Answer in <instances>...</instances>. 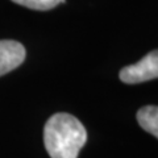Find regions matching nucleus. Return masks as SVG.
I'll use <instances>...</instances> for the list:
<instances>
[{
    "mask_svg": "<svg viewBox=\"0 0 158 158\" xmlns=\"http://www.w3.org/2000/svg\"><path fill=\"white\" fill-rule=\"evenodd\" d=\"M86 141V128L69 113L53 115L44 128V144L52 158H78Z\"/></svg>",
    "mask_w": 158,
    "mask_h": 158,
    "instance_id": "obj_1",
    "label": "nucleus"
},
{
    "mask_svg": "<svg viewBox=\"0 0 158 158\" xmlns=\"http://www.w3.org/2000/svg\"><path fill=\"white\" fill-rule=\"evenodd\" d=\"M118 77L127 85H137L158 78V49L148 53L133 65L123 67Z\"/></svg>",
    "mask_w": 158,
    "mask_h": 158,
    "instance_id": "obj_2",
    "label": "nucleus"
},
{
    "mask_svg": "<svg viewBox=\"0 0 158 158\" xmlns=\"http://www.w3.org/2000/svg\"><path fill=\"white\" fill-rule=\"evenodd\" d=\"M25 48L13 40H0V77L15 70L24 62Z\"/></svg>",
    "mask_w": 158,
    "mask_h": 158,
    "instance_id": "obj_3",
    "label": "nucleus"
},
{
    "mask_svg": "<svg viewBox=\"0 0 158 158\" xmlns=\"http://www.w3.org/2000/svg\"><path fill=\"white\" fill-rule=\"evenodd\" d=\"M137 123L142 129L158 138V106H145L137 112Z\"/></svg>",
    "mask_w": 158,
    "mask_h": 158,
    "instance_id": "obj_4",
    "label": "nucleus"
},
{
    "mask_svg": "<svg viewBox=\"0 0 158 158\" xmlns=\"http://www.w3.org/2000/svg\"><path fill=\"white\" fill-rule=\"evenodd\" d=\"M19 6L36 9V11H49L57 7L58 4L65 3V0H12Z\"/></svg>",
    "mask_w": 158,
    "mask_h": 158,
    "instance_id": "obj_5",
    "label": "nucleus"
}]
</instances>
